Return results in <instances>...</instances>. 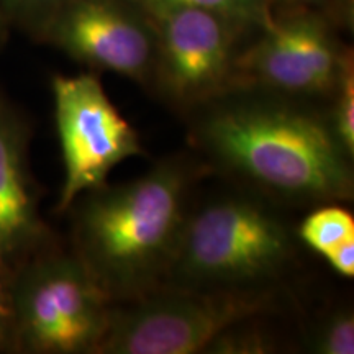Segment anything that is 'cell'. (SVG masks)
<instances>
[{
	"label": "cell",
	"instance_id": "6da1fadb",
	"mask_svg": "<svg viewBox=\"0 0 354 354\" xmlns=\"http://www.w3.org/2000/svg\"><path fill=\"white\" fill-rule=\"evenodd\" d=\"M194 110V146L228 176L277 201H351L353 158L307 100L233 87Z\"/></svg>",
	"mask_w": 354,
	"mask_h": 354
},
{
	"label": "cell",
	"instance_id": "7a4b0ae2",
	"mask_svg": "<svg viewBox=\"0 0 354 354\" xmlns=\"http://www.w3.org/2000/svg\"><path fill=\"white\" fill-rule=\"evenodd\" d=\"M192 172L162 159L127 184L88 190L74 216V254L110 304H128L165 286L187 214Z\"/></svg>",
	"mask_w": 354,
	"mask_h": 354
},
{
	"label": "cell",
	"instance_id": "3957f363",
	"mask_svg": "<svg viewBox=\"0 0 354 354\" xmlns=\"http://www.w3.org/2000/svg\"><path fill=\"white\" fill-rule=\"evenodd\" d=\"M294 243L268 203L243 194L215 197L185 214L162 287L271 289L294 259Z\"/></svg>",
	"mask_w": 354,
	"mask_h": 354
},
{
	"label": "cell",
	"instance_id": "277c9868",
	"mask_svg": "<svg viewBox=\"0 0 354 354\" xmlns=\"http://www.w3.org/2000/svg\"><path fill=\"white\" fill-rule=\"evenodd\" d=\"M112 310L76 254H41L13 274V348L37 354L95 353Z\"/></svg>",
	"mask_w": 354,
	"mask_h": 354
},
{
	"label": "cell",
	"instance_id": "5b68a950",
	"mask_svg": "<svg viewBox=\"0 0 354 354\" xmlns=\"http://www.w3.org/2000/svg\"><path fill=\"white\" fill-rule=\"evenodd\" d=\"M274 307V290L161 287L112 310L100 354L203 353L216 336Z\"/></svg>",
	"mask_w": 354,
	"mask_h": 354
},
{
	"label": "cell",
	"instance_id": "8992f818",
	"mask_svg": "<svg viewBox=\"0 0 354 354\" xmlns=\"http://www.w3.org/2000/svg\"><path fill=\"white\" fill-rule=\"evenodd\" d=\"M156 41L151 84L179 109L194 110L234 86L243 33L220 13L165 0H133Z\"/></svg>",
	"mask_w": 354,
	"mask_h": 354
},
{
	"label": "cell",
	"instance_id": "52a82bcc",
	"mask_svg": "<svg viewBox=\"0 0 354 354\" xmlns=\"http://www.w3.org/2000/svg\"><path fill=\"white\" fill-rule=\"evenodd\" d=\"M256 30L258 37L236 57L233 87L300 100L333 95L353 55L322 13L308 7H284L277 15L269 13Z\"/></svg>",
	"mask_w": 354,
	"mask_h": 354
},
{
	"label": "cell",
	"instance_id": "ba28073f",
	"mask_svg": "<svg viewBox=\"0 0 354 354\" xmlns=\"http://www.w3.org/2000/svg\"><path fill=\"white\" fill-rule=\"evenodd\" d=\"M51 88L64 165L56 210L66 212L82 194L107 184L110 171L143 154V148L94 74L55 76Z\"/></svg>",
	"mask_w": 354,
	"mask_h": 354
},
{
	"label": "cell",
	"instance_id": "9c48e42d",
	"mask_svg": "<svg viewBox=\"0 0 354 354\" xmlns=\"http://www.w3.org/2000/svg\"><path fill=\"white\" fill-rule=\"evenodd\" d=\"M37 32L79 63L151 84L156 41L133 0H68Z\"/></svg>",
	"mask_w": 354,
	"mask_h": 354
},
{
	"label": "cell",
	"instance_id": "30bf717a",
	"mask_svg": "<svg viewBox=\"0 0 354 354\" xmlns=\"http://www.w3.org/2000/svg\"><path fill=\"white\" fill-rule=\"evenodd\" d=\"M30 128L15 105L0 91V254L37 248L44 238L28 171Z\"/></svg>",
	"mask_w": 354,
	"mask_h": 354
},
{
	"label": "cell",
	"instance_id": "8fae6325",
	"mask_svg": "<svg viewBox=\"0 0 354 354\" xmlns=\"http://www.w3.org/2000/svg\"><path fill=\"white\" fill-rule=\"evenodd\" d=\"M299 238L315 253L325 256L343 241L354 238V218L343 207H318L305 216L299 228Z\"/></svg>",
	"mask_w": 354,
	"mask_h": 354
},
{
	"label": "cell",
	"instance_id": "7c38bea8",
	"mask_svg": "<svg viewBox=\"0 0 354 354\" xmlns=\"http://www.w3.org/2000/svg\"><path fill=\"white\" fill-rule=\"evenodd\" d=\"M307 349L317 354L354 353V317L348 308L331 312L310 336Z\"/></svg>",
	"mask_w": 354,
	"mask_h": 354
},
{
	"label": "cell",
	"instance_id": "4fadbf2b",
	"mask_svg": "<svg viewBox=\"0 0 354 354\" xmlns=\"http://www.w3.org/2000/svg\"><path fill=\"white\" fill-rule=\"evenodd\" d=\"M333 110L328 115L336 138L349 156H354V68L353 59L344 66L333 92Z\"/></svg>",
	"mask_w": 354,
	"mask_h": 354
},
{
	"label": "cell",
	"instance_id": "5bb4252c",
	"mask_svg": "<svg viewBox=\"0 0 354 354\" xmlns=\"http://www.w3.org/2000/svg\"><path fill=\"white\" fill-rule=\"evenodd\" d=\"M165 2L220 13V15L253 30L263 25V21L271 13L268 0H165Z\"/></svg>",
	"mask_w": 354,
	"mask_h": 354
},
{
	"label": "cell",
	"instance_id": "9a60e30c",
	"mask_svg": "<svg viewBox=\"0 0 354 354\" xmlns=\"http://www.w3.org/2000/svg\"><path fill=\"white\" fill-rule=\"evenodd\" d=\"M246 323H238L216 336L203 353L216 354H261L272 351V343L266 335Z\"/></svg>",
	"mask_w": 354,
	"mask_h": 354
},
{
	"label": "cell",
	"instance_id": "2e32d148",
	"mask_svg": "<svg viewBox=\"0 0 354 354\" xmlns=\"http://www.w3.org/2000/svg\"><path fill=\"white\" fill-rule=\"evenodd\" d=\"M68 0H0V12L3 17H13L38 30Z\"/></svg>",
	"mask_w": 354,
	"mask_h": 354
},
{
	"label": "cell",
	"instance_id": "e0dca14e",
	"mask_svg": "<svg viewBox=\"0 0 354 354\" xmlns=\"http://www.w3.org/2000/svg\"><path fill=\"white\" fill-rule=\"evenodd\" d=\"M13 272L8 259L0 254V351L13 348V312H12Z\"/></svg>",
	"mask_w": 354,
	"mask_h": 354
},
{
	"label": "cell",
	"instance_id": "ac0fdd59",
	"mask_svg": "<svg viewBox=\"0 0 354 354\" xmlns=\"http://www.w3.org/2000/svg\"><path fill=\"white\" fill-rule=\"evenodd\" d=\"M331 268L336 272L342 274L343 277H353L354 276V238L343 241L342 245H338L330 253L323 256Z\"/></svg>",
	"mask_w": 354,
	"mask_h": 354
},
{
	"label": "cell",
	"instance_id": "d6986e66",
	"mask_svg": "<svg viewBox=\"0 0 354 354\" xmlns=\"http://www.w3.org/2000/svg\"><path fill=\"white\" fill-rule=\"evenodd\" d=\"M326 0H268L269 7H272L274 3H279L282 7H318L323 6Z\"/></svg>",
	"mask_w": 354,
	"mask_h": 354
},
{
	"label": "cell",
	"instance_id": "ffe728a7",
	"mask_svg": "<svg viewBox=\"0 0 354 354\" xmlns=\"http://www.w3.org/2000/svg\"><path fill=\"white\" fill-rule=\"evenodd\" d=\"M3 20H6V17H3V13L0 12V37H2L3 33Z\"/></svg>",
	"mask_w": 354,
	"mask_h": 354
}]
</instances>
